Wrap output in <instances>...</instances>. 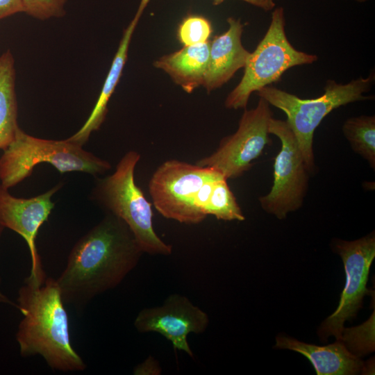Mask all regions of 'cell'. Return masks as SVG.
I'll use <instances>...</instances> for the list:
<instances>
[{"label":"cell","instance_id":"6da1fadb","mask_svg":"<svg viewBox=\"0 0 375 375\" xmlns=\"http://www.w3.org/2000/svg\"><path fill=\"white\" fill-rule=\"evenodd\" d=\"M142 253L126 224L106 213L75 244L56 279L64 303L81 306L115 288L135 267Z\"/></svg>","mask_w":375,"mask_h":375},{"label":"cell","instance_id":"7a4b0ae2","mask_svg":"<svg viewBox=\"0 0 375 375\" xmlns=\"http://www.w3.org/2000/svg\"><path fill=\"white\" fill-rule=\"evenodd\" d=\"M17 301L24 315L16 334L21 356L40 355L53 369L83 370L86 366L72 346L68 316L56 280L28 276Z\"/></svg>","mask_w":375,"mask_h":375},{"label":"cell","instance_id":"3957f363","mask_svg":"<svg viewBox=\"0 0 375 375\" xmlns=\"http://www.w3.org/2000/svg\"><path fill=\"white\" fill-rule=\"evenodd\" d=\"M374 71L366 77L360 76L347 84L327 80L324 92L314 99H301L295 94L272 86H265L257 92L269 105L281 110L292 131L310 173L315 168L313 136L315 129L332 110L350 103L372 99L366 96L374 82Z\"/></svg>","mask_w":375,"mask_h":375},{"label":"cell","instance_id":"277c9868","mask_svg":"<svg viewBox=\"0 0 375 375\" xmlns=\"http://www.w3.org/2000/svg\"><path fill=\"white\" fill-rule=\"evenodd\" d=\"M140 158L138 152H127L112 174L97 178L91 199L106 213L126 224L142 252L169 256L172 246L162 241L155 232L151 203L135 182V168Z\"/></svg>","mask_w":375,"mask_h":375},{"label":"cell","instance_id":"5b68a950","mask_svg":"<svg viewBox=\"0 0 375 375\" xmlns=\"http://www.w3.org/2000/svg\"><path fill=\"white\" fill-rule=\"evenodd\" d=\"M0 158L1 185L9 189L28 177L40 162H48L60 174L82 172L96 176L111 168L110 164L69 141L40 139L19 127L12 142Z\"/></svg>","mask_w":375,"mask_h":375},{"label":"cell","instance_id":"8992f818","mask_svg":"<svg viewBox=\"0 0 375 375\" xmlns=\"http://www.w3.org/2000/svg\"><path fill=\"white\" fill-rule=\"evenodd\" d=\"M285 26L283 8H275L265 35L247 58L241 81L225 100L226 108L245 109L253 92L278 81L291 67L317 60L316 55L299 51L291 44Z\"/></svg>","mask_w":375,"mask_h":375},{"label":"cell","instance_id":"52a82bcc","mask_svg":"<svg viewBox=\"0 0 375 375\" xmlns=\"http://www.w3.org/2000/svg\"><path fill=\"white\" fill-rule=\"evenodd\" d=\"M217 170L172 159L154 172L149 182L153 204L164 217L186 224H197L206 218L194 200L202 185Z\"/></svg>","mask_w":375,"mask_h":375},{"label":"cell","instance_id":"ba28073f","mask_svg":"<svg viewBox=\"0 0 375 375\" xmlns=\"http://www.w3.org/2000/svg\"><path fill=\"white\" fill-rule=\"evenodd\" d=\"M269 131L279 138L281 147L274 159L271 190L258 200L265 212L282 219L303 205L310 173L287 122L273 117Z\"/></svg>","mask_w":375,"mask_h":375},{"label":"cell","instance_id":"9c48e42d","mask_svg":"<svg viewBox=\"0 0 375 375\" xmlns=\"http://www.w3.org/2000/svg\"><path fill=\"white\" fill-rule=\"evenodd\" d=\"M272 118L269 103L260 97L255 108H245L237 131L224 138L215 152L196 164L212 167L226 179L240 177L271 143L269 126Z\"/></svg>","mask_w":375,"mask_h":375},{"label":"cell","instance_id":"30bf717a","mask_svg":"<svg viewBox=\"0 0 375 375\" xmlns=\"http://www.w3.org/2000/svg\"><path fill=\"white\" fill-rule=\"evenodd\" d=\"M333 247L334 251L342 258L346 283L337 309L322 322L318 330L320 340L323 342L331 335L335 336L336 340H341L344 322L355 318L362 306L363 298L369 293L366 285L375 257L374 234L353 241L336 240Z\"/></svg>","mask_w":375,"mask_h":375},{"label":"cell","instance_id":"8fae6325","mask_svg":"<svg viewBox=\"0 0 375 375\" xmlns=\"http://www.w3.org/2000/svg\"><path fill=\"white\" fill-rule=\"evenodd\" d=\"M208 324L207 313L179 294L169 295L160 306L142 309L134 321L140 333H158L171 342L174 349L192 358L188 335L203 333Z\"/></svg>","mask_w":375,"mask_h":375},{"label":"cell","instance_id":"7c38bea8","mask_svg":"<svg viewBox=\"0 0 375 375\" xmlns=\"http://www.w3.org/2000/svg\"><path fill=\"white\" fill-rule=\"evenodd\" d=\"M62 185L59 183L44 194L24 199L12 196L8 189L0 185V223L4 228L20 235L26 241L31 258L29 276L33 278L46 275L35 241L40 228L48 219L54 207L51 197Z\"/></svg>","mask_w":375,"mask_h":375},{"label":"cell","instance_id":"4fadbf2b","mask_svg":"<svg viewBox=\"0 0 375 375\" xmlns=\"http://www.w3.org/2000/svg\"><path fill=\"white\" fill-rule=\"evenodd\" d=\"M228 30L210 42L208 67L202 85L210 92L228 82L244 68L250 54L242 44L244 25L240 19H227Z\"/></svg>","mask_w":375,"mask_h":375},{"label":"cell","instance_id":"5bb4252c","mask_svg":"<svg viewBox=\"0 0 375 375\" xmlns=\"http://www.w3.org/2000/svg\"><path fill=\"white\" fill-rule=\"evenodd\" d=\"M276 347L301 353L312 363L317 375L357 374L366 368L364 362L351 353L341 340L317 346L278 336L276 339Z\"/></svg>","mask_w":375,"mask_h":375},{"label":"cell","instance_id":"9a60e30c","mask_svg":"<svg viewBox=\"0 0 375 375\" xmlns=\"http://www.w3.org/2000/svg\"><path fill=\"white\" fill-rule=\"evenodd\" d=\"M150 0H141L138 11L124 30L116 54L112 60L105 82L103 85L99 99L88 119L82 127L68 140L83 146L90 134L97 131L105 120L108 112V103L114 92L115 88L122 76L123 68L127 60L129 44L139 19Z\"/></svg>","mask_w":375,"mask_h":375},{"label":"cell","instance_id":"2e32d148","mask_svg":"<svg viewBox=\"0 0 375 375\" xmlns=\"http://www.w3.org/2000/svg\"><path fill=\"white\" fill-rule=\"evenodd\" d=\"M209 52V41L184 46L177 51L160 57L153 65L165 72L186 92L191 93L203 84Z\"/></svg>","mask_w":375,"mask_h":375},{"label":"cell","instance_id":"e0dca14e","mask_svg":"<svg viewBox=\"0 0 375 375\" xmlns=\"http://www.w3.org/2000/svg\"><path fill=\"white\" fill-rule=\"evenodd\" d=\"M15 59L10 50L0 56V149L14 140L19 128Z\"/></svg>","mask_w":375,"mask_h":375},{"label":"cell","instance_id":"ac0fdd59","mask_svg":"<svg viewBox=\"0 0 375 375\" xmlns=\"http://www.w3.org/2000/svg\"><path fill=\"white\" fill-rule=\"evenodd\" d=\"M342 132L355 153L375 169V116L360 115L347 119Z\"/></svg>","mask_w":375,"mask_h":375},{"label":"cell","instance_id":"d6986e66","mask_svg":"<svg viewBox=\"0 0 375 375\" xmlns=\"http://www.w3.org/2000/svg\"><path fill=\"white\" fill-rule=\"evenodd\" d=\"M227 180L224 176H221L214 181L205 208V214L207 216L213 215L219 220L244 221L245 217L227 183Z\"/></svg>","mask_w":375,"mask_h":375},{"label":"cell","instance_id":"ffe728a7","mask_svg":"<svg viewBox=\"0 0 375 375\" xmlns=\"http://www.w3.org/2000/svg\"><path fill=\"white\" fill-rule=\"evenodd\" d=\"M212 33L210 22L206 18L190 15L178 26L177 36L184 46H191L208 41Z\"/></svg>","mask_w":375,"mask_h":375},{"label":"cell","instance_id":"44dd1931","mask_svg":"<svg viewBox=\"0 0 375 375\" xmlns=\"http://www.w3.org/2000/svg\"><path fill=\"white\" fill-rule=\"evenodd\" d=\"M22 2L24 12L34 18L45 20L63 16L67 0H22Z\"/></svg>","mask_w":375,"mask_h":375},{"label":"cell","instance_id":"7402d4cb","mask_svg":"<svg viewBox=\"0 0 375 375\" xmlns=\"http://www.w3.org/2000/svg\"><path fill=\"white\" fill-rule=\"evenodd\" d=\"M19 12H24L22 0H0V20Z\"/></svg>","mask_w":375,"mask_h":375},{"label":"cell","instance_id":"603a6c76","mask_svg":"<svg viewBox=\"0 0 375 375\" xmlns=\"http://www.w3.org/2000/svg\"><path fill=\"white\" fill-rule=\"evenodd\" d=\"M161 368L159 362L149 356L144 361L136 366L133 370L134 374H160Z\"/></svg>","mask_w":375,"mask_h":375},{"label":"cell","instance_id":"cb8c5ba5","mask_svg":"<svg viewBox=\"0 0 375 375\" xmlns=\"http://www.w3.org/2000/svg\"><path fill=\"white\" fill-rule=\"evenodd\" d=\"M224 0H213L214 5L222 3ZM265 10H271L275 7L274 0H242Z\"/></svg>","mask_w":375,"mask_h":375},{"label":"cell","instance_id":"d4e9b609","mask_svg":"<svg viewBox=\"0 0 375 375\" xmlns=\"http://www.w3.org/2000/svg\"><path fill=\"white\" fill-rule=\"evenodd\" d=\"M4 227L2 226V224L0 223V238L3 232ZM0 283H1V278H0ZM1 303H8L10 304L16 308H17V305L12 303L10 300H9L1 292V287H0V304Z\"/></svg>","mask_w":375,"mask_h":375},{"label":"cell","instance_id":"484cf974","mask_svg":"<svg viewBox=\"0 0 375 375\" xmlns=\"http://www.w3.org/2000/svg\"><path fill=\"white\" fill-rule=\"evenodd\" d=\"M356 1H358L359 2H365V1H368V0H356Z\"/></svg>","mask_w":375,"mask_h":375}]
</instances>
